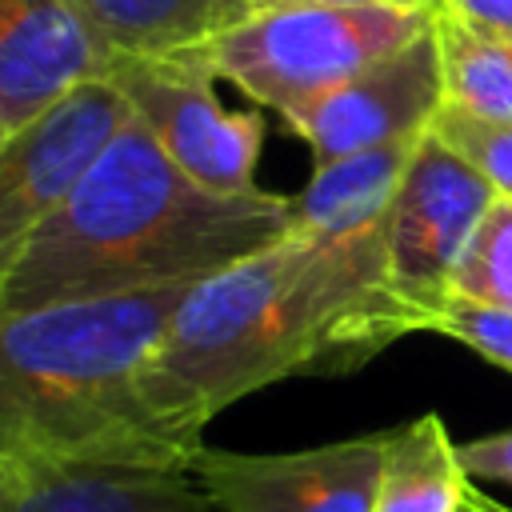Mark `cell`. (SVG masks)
I'll return each instance as SVG.
<instances>
[{
  "label": "cell",
  "instance_id": "1",
  "mask_svg": "<svg viewBox=\"0 0 512 512\" xmlns=\"http://www.w3.org/2000/svg\"><path fill=\"white\" fill-rule=\"evenodd\" d=\"M412 332L428 328L392 292L384 220L352 236L288 232L192 284L144 364L140 400L160 440L196 460L228 404L292 376L356 372Z\"/></svg>",
  "mask_w": 512,
  "mask_h": 512
},
{
  "label": "cell",
  "instance_id": "2",
  "mask_svg": "<svg viewBox=\"0 0 512 512\" xmlns=\"http://www.w3.org/2000/svg\"><path fill=\"white\" fill-rule=\"evenodd\" d=\"M292 228V196L196 184L132 116L88 180L0 252V316L200 284Z\"/></svg>",
  "mask_w": 512,
  "mask_h": 512
},
{
  "label": "cell",
  "instance_id": "3",
  "mask_svg": "<svg viewBox=\"0 0 512 512\" xmlns=\"http://www.w3.org/2000/svg\"><path fill=\"white\" fill-rule=\"evenodd\" d=\"M192 284L0 316V452L192 464L152 428L140 376Z\"/></svg>",
  "mask_w": 512,
  "mask_h": 512
},
{
  "label": "cell",
  "instance_id": "4",
  "mask_svg": "<svg viewBox=\"0 0 512 512\" xmlns=\"http://www.w3.org/2000/svg\"><path fill=\"white\" fill-rule=\"evenodd\" d=\"M436 16L440 4H288L220 28L192 56L216 80L288 120L432 32Z\"/></svg>",
  "mask_w": 512,
  "mask_h": 512
},
{
  "label": "cell",
  "instance_id": "5",
  "mask_svg": "<svg viewBox=\"0 0 512 512\" xmlns=\"http://www.w3.org/2000/svg\"><path fill=\"white\" fill-rule=\"evenodd\" d=\"M108 80L180 172L216 192H256L264 116L224 108L212 88L216 76L192 52L112 56Z\"/></svg>",
  "mask_w": 512,
  "mask_h": 512
},
{
  "label": "cell",
  "instance_id": "6",
  "mask_svg": "<svg viewBox=\"0 0 512 512\" xmlns=\"http://www.w3.org/2000/svg\"><path fill=\"white\" fill-rule=\"evenodd\" d=\"M492 204H496L492 184L436 132H428L416 144L400 192L388 208L384 236H388L392 292L424 320L428 332Z\"/></svg>",
  "mask_w": 512,
  "mask_h": 512
},
{
  "label": "cell",
  "instance_id": "7",
  "mask_svg": "<svg viewBox=\"0 0 512 512\" xmlns=\"http://www.w3.org/2000/svg\"><path fill=\"white\" fill-rule=\"evenodd\" d=\"M128 120V96L100 76L0 140V252L16 248L88 180Z\"/></svg>",
  "mask_w": 512,
  "mask_h": 512
},
{
  "label": "cell",
  "instance_id": "8",
  "mask_svg": "<svg viewBox=\"0 0 512 512\" xmlns=\"http://www.w3.org/2000/svg\"><path fill=\"white\" fill-rule=\"evenodd\" d=\"M388 428L296 452L200 448L196 480L220 512H372Z\"/></svg>",
  "mask_w": 512,
  "mask_h": 512
},
{
  "label": "cell",
  "instance_id": "9",
  "mask_svg": "<svg viewBox=\"0 0 512 512\" xmlns=\"http://www.w3.org/2000/svg\"><path fill=\"white\" fill-rule=\"evenodd\" d=\"M440 108H444V72L432 28L412 44L388 52L384 60L368 64L348 84L320 96L284 124L308 144L316 164H328L352 152L420 140L432 132Z\"/></svg>",
  "mask_w": 512,
  "mask_h": 512
},
{
  "label": "cell",
  "instance_id": "10",
  "mask_svg": "<svg viewBox=\"0 0 512 512\" xmlns=\"http://www.w3.org/2000/svg\"><path fill=\"white\" fill-rule=\"evenodd\" d=\"M192 464L0 452V512H212Z\"/></svg>",
  "mask_w": 512,
  "mask_h": 512
},
{
  "label": "cell",
  "instance_id": "11",
  "mask_svg": "<svg viewBox=\"0 0 512 512\" xmlns=\"http://www.w3.org/2000/svg\"><path fill=\"white\" fill-rule=\"evenodd\" d=\"M108 64L72 0H0V140L72 88L108 76Z\"/></svg>",
  "mask_w": 512,
  "mask_h": 512
},
{
  "label": "cell",
  "instance_id": "12",
  "mask_svg": "<svg viewBox=\"0 0 512 512\" xmlns=\"http://www.w3.org/2000/svg\"><path fill=\"white\" fill-rule=\"evenodd\" d=\"M420 140H400V144H384V148H368V152L316 164L308 184L292 196V224H296L292 232L352 236V232H364L388 220V208L400 192V180Z\"/></svg>",
  "mask_w": 512,
  "mask_h": 512
},
{
  "label": "cell",
  "instance_id": "13",
  "mask_svg": "<svg viewBox=\"0 0 512 512\" xmlns=\"http://www.w3.org/2000/svg\"><path fill=\"white\" fill-rule=\"evenodd\" d=\"M468 476L436 412L388 428L372 512H464Z\"/></svg>",
  "mask_w": 512,
  "mask_h": 512
},
{
  "label": "cell",
  "instance_id": "14",
  "mask_svg": "<svg viewBox=\"0 0 512 512\" xmlns=\"http://www.w3.org/2000/svg\"><path fill=\"white\" fill-rule=\"evenodd\" d=\"M108 56H176L224 28V0H72Z\"/></svg>",
  "mask_w": 512,
  "mask_h": 512
},
{
  "label": "cell",
  "instance_id": "15",
  "mask_svg": "<svg viewBox=\"0 0 512 512\" xmlns=\"http://www.w3.org/2000/svg\"><path fill=\"white\" fill-rule=\"evenodd\" d=\"M440 72H444V108L512 124V44H500L448 12L436 16Z\"/></svg>",
  "mask_w": 512,
  "mask_h": 512
},
{
  "label": "cell",
  "instance_id": "16",
  "mask_svg": "<svg viewBox=\"0 0 512 512\" xmlns=\"http://www.w3.org/2000/svg\"><path fill=\"white\" fill-rule=\"evenodd\" d=\"M456 296L484 300L512 308V200L496 196V204L484 212L460 268L452 280Z\"/></svg>",
  "mask_w": 512,
  "mask_h": 512
},
{
  "label": "cell",
  "instance_id": "17",
  "mask_svg": "<svg viewBox=\"0 0 512 512\" xmlns=\"http://www.w3.org/2000/svg\"><path fill=\"white\" fill-rule=\"evenodd\" d=\"M432 132L452 152H460L492 184L496 196L512 200V124H492V120H480L456 108H440Z\"/></svg>",
  "mask_w": 512,
  "mask_h": 512
},
{
  "label": "cell",
  "instance_id": "18",
  "mask_svg": "<svg viewBox=\"0 0 512 512\" xmlns=\"http://www.w3.org/2000/svg\"><path fill=\"white\" fill-rule=\"evenodd\" d=\"M432 332H444L480 352L484 360L500 364L504 372H512V308L448 292V300L432 316Z\"/></svg>",
  "mask_w": 512,
  "mask_h": 512
},
{
  "label": "cell",
  "instance_id": "19",
  "mask_svg": "<svg viewBox=\"0 0 512 512\" xmlns=\"http://www.w3.org/2000/svg\"><path fill=\"white\" fill-rule=\"evenodd\" d=\"M460 468L472 484H512V428L456 444Z\"/></svg>",
  "mask_w": 512,
  "mask_h": 512
},
{
  "label": "cell",
  "instance_id": "20",
  "mask_svg": "<svg viewBox=\"0 0 512 512\" xmlns=\"http://www.w3.org/2000/svg\"><path fill=\"white\" fill-rule=\"evenodd\" d=\"M440 12L500 44H512V0H440Z\"/></svg>",
  "mask_w": 512,
  "mask_h": 512
},
{
  "label": "cell",
  "instance_id": "21",
  "mask_svg": "<svg viewBox=\"0 0 512 512\" xmlns=\"http://www.w3.org/2000/svg\"><path fill=\"white\" fill-rule=\"evenodd\" d=\"M288 4H440V0H224V28L252 12L288 8Z\"/></svg>",
  "mask_w": 512,
  "mask_h": 512
},
{
  "label": "cell",
  "instance_id": "22",
  "mask_svg": "<svg viewBox=\"0 0 512 512\" xmlns=\"http://www.w3.org/2000/svg\"><path fill=\"white\" fill-rule=\"evenodd\" d=\"M464 512H512V508H504L496 496L480 492V484H472V480H468V492H464Z\"/></svg>",
  "mask_w": 512,
  "mask_h": 512
}]
</instances>
